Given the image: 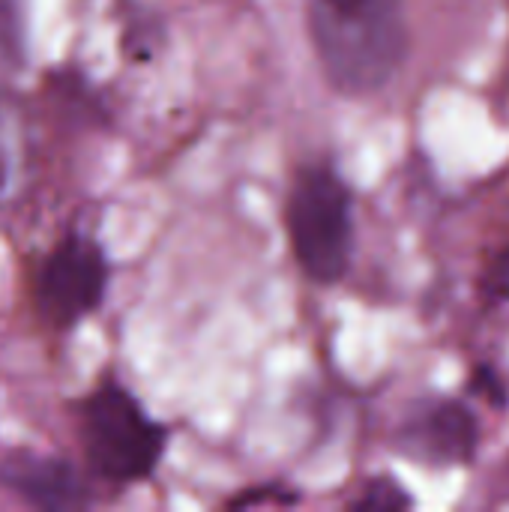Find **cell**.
Returning <instances> with one entry per match:
<instances>
[{
    "label": "cell",
    "instance_id": "cell-1",
    "mask_svg": "<svg viewBox=\"0 0 509 512\" xmlns=\"http://www.w3.org/2000/svg\"><path fill=\"white\" fill-rule=\"evenodd\" d=\"M309 21L318 60L339 93H375L405 63L402 0H312Z\"/></svg>",
    "mask_w": 509,
    "mask_h": 512
},
{
    "label": "cell",
    "instance_id": "cell-2",
    "mask_svg": "<svg viewBox=\"0 0 509 512\" xmlns=\"http://www.w3.org/2000/svg\"><path fill=\"white\" fill-rule=\"evenodd\" d=\"M288 237L300 270L333 285L348 273L354 252V198L330 165H309L288 195Z\"/></svg>",
    "mask_w": 509,
    "mask_h": 512
},
{
    "label": "cell",
    "instance_id": "cell-3",
    "mask_svg": "<svg viewBox=\"0 0 509 512\" xmlns=\"http://www.w3.org/2000/svg\"><path fill=\"white\" fill-rule=\"evenodd\" d=\"M81 438L93 474L117 486L147 480L168 444L165 429L117 381L99 384L84 402Z\"/></svg>",
    "mask_w": 509,
    "mask_h": 512
},
{
    "label": "cell",
    "instance_id": "cell-4",
    "mask_svg": "<svg viewBox=\"0 0 509 512\" xmlns=\"http://www.w3.org/2000/svg\"><path fill=\"white\" fill-rule=\"evenodd\" d=\"M108 291V258L84 234L63 237L39 267L36 300L42 315L57 327H72L96 312Z\"/></svg>",
    "mask_w": 509,
    "mask_h": 512
},
{
    "label": "cell",
    "instance_id": "cell-5",
    "mask_svg": "<svg viewBox=\"0 0 509 512\" xmlns=\"http://www.w3.org/2000/svg\"><path fill=\"white\" fill-rule=\"evenodd\" d=\"M396 444L426 465H465L477 456L480 423L474 411L456 399L426 402L405 417Z\"/></svg>",
    "mask_w": 509,
    "mask_h": 512
},
{
    "label": "cell",
    "instance_id": "cell-6",
    "mask_svg": "<svg viewBox=\"0 0 509 512\" xmlns=\"http://www.w3.org/2000/svg\"><path fill=\"white\" fill-rule=\"evenodd\" d=\"M0 483L39 510H81L90 504V486L81 471L54 456L15 453L0 462Z\"/></svg>",
    "mask_w": 509,
    "mask_h": 512
},
{
    "label": "cell",
    "instance_id": "cell-7",
    "mask_svg": "<svg viewBox=\"0 0 509 512\" xmlns=\"http://www.w3.org/2000/svg\"><path fill=\"white\" fill-rule=\"evenodd\" d=\"M18 174V135H15V120L12 111L0 102V201L12 195Z\"/></svg>",
    "mask_w": 509,
    "mask_h": 512
},
{
    "label": "cell",
    "instance_id": "cell-8",
    "mask_svg": "<svg viewBox=\"0 0 509 512\" xmlns=\"http://www.w3.org/2000/svg\"><path fill=\"white\" fill-rule=\"evenodd\" d=\"M351 507L360 512H396L408 510L411 507V498L393 480H372Z\"/></svg>",
    "mask_w": 509,
    "mask_h": 512
},
{
    "label": "cell",
    "instance_id": "cell-9",
    "mask_svg": "<svg viewBox=\"0 0 509 512\" xmlns=\"http://www.w3.org/2000/svg\"><path fill=\"white\" fill-rule=\"evenodd\" d=\"M486 297L509 300V252H504L486 273Z\"/></svg>",
    "mask_w": 509,
    "mask_h": 512
}]
</instances>
